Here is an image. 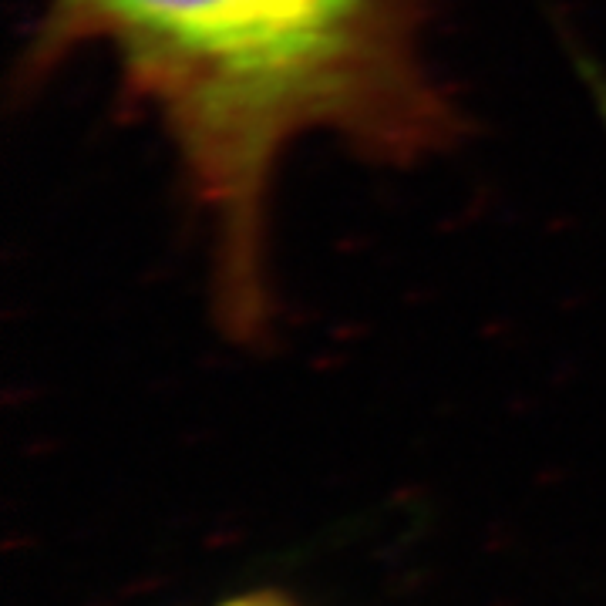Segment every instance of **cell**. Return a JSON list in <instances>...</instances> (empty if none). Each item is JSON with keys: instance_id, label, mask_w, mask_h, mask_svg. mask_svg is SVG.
Wrapping results in <instances>:
<instances>
[{"instance_id": "1", "label": "cell", "mask_w": 606, "mask_h": 606, "mask_svg": "<svg viewBox=\"0 0 606 606\" xmlns=\"http://www.w3.org/2000/svg\"><path fill=\"white\" fill-rule=\"evenodd\" d=\"M421 0H54L44 48L105 44L176 145L216 243L219 317L260 337L280 155L330 132L411 159L452 128L421 61Z\"/></svg>"}, {"instance_id": "2", "label": "cell", "mask_w": 606, "mask_h": 606, "mask_svg": "<svg viewBox=\"0 0 606 606\" xmlns=\"http://www.w3.org/2000/svg\"><path fill=\"white\" fill-rule=\"evenodd\" d=\"M226 606H283V603H273V600H236V603H226Z\"/></svg>"}]
</instances>
